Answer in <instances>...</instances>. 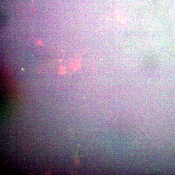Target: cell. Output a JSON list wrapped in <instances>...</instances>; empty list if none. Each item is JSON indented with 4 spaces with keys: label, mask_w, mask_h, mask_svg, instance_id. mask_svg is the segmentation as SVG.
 I'll list each match as a JSON object with an SVG mask.
<instances>
[{
    "label": "cell",
    "mask_w": 175,
    "mask_h": 175,
    "mask_svg": "<svg viewBox=\"0 0 175 175\" xmlns=\"http://www.w3.org/2000/svg\"><path fill=\"white\" fill-rule=\"evenodd\" d=\"M59 72L61 75H64L67 72V70L64 67H61L59 68Z\"/></svg>",
    "instance_id": "6da1fadb"
},
{
    "label": "cell",
    "mask_w": 175,
    "mask_h": 175,
    "mask_svg": "<svg viewBox=\"0 0 175 175\" xmlns=\"http://www.w3.org/2000/svg\"><path fill=\"white\" fill-rule=\"evenodd\" d=\"M70 66L71 69L74 71L78 69V64L75 63L71 64Z\"/></svg>",
    "instance_id": "7a4b0ae2"
}]
</instances>
